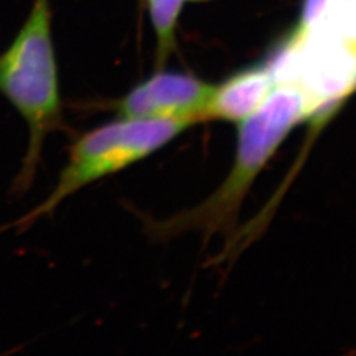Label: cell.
<instances>
[{
  "label": "cell",
  "instance_id": "6da1fadb",
  "mask_svg": "<svg viewBox=\"0 0 356 356\" xmlns=\"http://www.w3.org/2000/svg\"><path fill=\"white\" fill-rule=\"evenodd\" d=\"M305 94L296 85H277L266 101L239 123L234 165L223 184L204 202L164 220L147 223L153 239L168 241L188 231L229 235L236 227L243 201L256 176L298 123L307 120Z\"/></svg>",
  "mask_w": 356,
  "mask_h": 356
},
{
  "label": "cell",
  "instance_id": "7a4b0ae2",
  "mask_svg": "<svg viewBox=\"0 0 356 356\" xmlns=\"http://www.w3.org/2000/svg\"><path fill=\"white\" fill-rule=\"evenodd\" d=\"M0 92L28 126L26 156L13 185V191H26L36 177L47 136L64 126L49 0H35L26 23L0 56Z\"/></svg>",
  "mask_w": 356,
  "mask_h": 356
},
{
  "label": "cell",
  "instance_id": "3957f363",
  "mask_svg": "<svg viewBox=\"0 0 356 356\" xmlns=\"http://www.w3.org/2000/svg\"><path fill=\"white\" fill-rule=\"evenodd\" d=\"M189 127L181 120L118 118L83 134L70 147L53 191L13 226L26 229L49 216L76 191L147 159Z\"/></svg>",
  "mask_w": 356,
  "mask_h": 356
},
{
  "label": "cell",
  "instance_id": "277c9868",
  "mask_svg": "<svg viewBox=\"0 0 356 356\" xmlns=\"http://www.w3.org/2000/svg\"><path fill=\"white\" fill-rule=\"evenodd\" d=\"M214 86L178 72H156L115 101L118 118L170 119L191 126L204 123Z\"/></svg>",
  "mask_w": 356,
  "mask_h": 356
},
{
  "label": "cell",
  "instance_id": "5b68a950",
  "mask_svg": "<svg viewBox=\"0 0 356 356\" xmlns=\"http://www.w3.org/2000/svg\"><path fill=\"white\" fill-rule=\"evenodd\" d=\"M273 88L275 83L264 64L242 70L222 85L214 86L204 120L239 124L263 104Z\"/></svg>",
  "mask_w": 356,
  "mask_h": 356
},
{
  "label": "cell",
  "instance_id": "8992f818",
  "mask_svg": "<svg viewBox=\"0 0 356 356\" xmlns=\"http://www.w3.org/2000/svg\"><path fill=\"white\" fill-rule=\"evenodd\" d=\"M184 0H149L157 38V65L163 66L175 47V28Z\"/></svg>",
  "mask_w": 356,
  "mask_h": 356
},
{
  "label": "cell",
  "instance_id": "52a82bcc",
  "mask_svg": "<svg viewBox=\"0 0 356 356\" xmlns=\"http://www.w3.org/2000/svg\"><path fill=\"white\" fill-rule=\"evenodd\" d=\"M329 4L330 0H305L301 23L297 31L304 35L316 24H318L319 20L323 17L326 10L329 8Z\"/></svg>",
  "mask_w": 356,
  "mask_h": 356
}]
</instances>
